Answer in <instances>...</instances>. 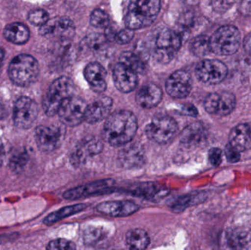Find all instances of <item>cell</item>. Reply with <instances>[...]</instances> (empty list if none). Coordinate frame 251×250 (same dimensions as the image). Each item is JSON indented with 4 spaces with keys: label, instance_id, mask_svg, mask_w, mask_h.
<instances>
[{
    "label": "cell",
    "instance_id": "obj_1",
    "mask_svg": "<svg viewBox=\"0 0 251 250\" xmlns=\"http://www.w3.org/2000/svg\"><path fill=\"white\" fill-rule=\"evenodd\" d=\"M137 130L135 115L127 110H120L107 117L103 129V137L112 146H122L132 140Z\"/></svg>",
    "mask_w": 251,
    "mask_h": 250
},
{
    "label": "cell",
    "instance_id": "obj_2",
    "mask_svg": "<svg viewBox=\"0 0 251 250\" xmlns=\"http://www.w3.org/2000/svg\"><path fill=\"white\" fill-rule=\"evenodd\" d=\"M160 8V0H131L126 25L133 30L146 27L154 22Z\"/></svg>",
    "mask_w": 251,
    "mask_h": 250
},
{
    "label": "cell",
    "instance_id": "obj_3",
    "mask_svg": "<svg viewBox=\"0 0 251 250\" xmlns=\"http://www.w3.org/2000/svg\"><path fill=\"white\" fill-rule=\"evenodd\" d=\"M8 75L10 80L18 86H29L38 79L39 66L32 56L19 54L10 62Z\"/></svg>",
    "mask_w": 251,
    "mask_h": 250
},
{
    "label": "cell",
    "instance_id": "obj_4",
    "mask_svg": "<svg viewBox=\"0 0 251 250\" xmlns=\"http://www.w3.org/2000/svg\"><path fill=\"white\" fill-rule=\"evenodd\" d=\"M75 85L72 79L66 76L58 78L52 82L43 101V108L47 115L57 114L61 104L73 95Z\"/></svg>",
    "mask_w": 251,
    "mask_h": 250
},
{
    "label": "cell",
    "instance_id": "obj_5",
    "mask_svg": "<svg viewBox=\"0 0 251 250\" xmlns=\"http://www.w3.org/2000/svg\"><path fill=\"white\" fill-rule=\"evenodd\" d=\"M241 35L233 25H225L217 29L209 38L211 51L218 55L235 54L240 48Z\"/></svg>",
    "mask_w": 251,
    "mask_h": 250
},
{
    "label": "cell",
    "instance_id": "obj_6",
    "mask_svg": "<svg viewBox=\"0 0 251 250\" xmlns=\"http://www.w3.org/2000/svg\"><path fill=\"white\" fill-rule=\"evenodd\" d=\"M178 133V124L173 117L159 115L147 125L146 134L149 139L160 145L170 143Z\"/></svg>",
    "mask_w": 251,
    "mask_h": 250
},
{
    "label": "cell",
    "instance_id": "obj_7",
    "mask_svg": "<svg viewBox=\"0 0 251 250\" xmlns=\"http://www.w3.org/2000/svg\"><path fill=\"white\" fill-rule=\"evenodd\" d=\"M66 135V126L61 124L43 125L35 131V142L40 151L52 152L61 145Z\"/></svg>",
    "mask_w": 251,
    "mask_h": 250
},
{
    "label": "cell",
    "instance_id": "obj_8",
    "mask_svg": "<svg viewBox=\"0 0 251 250\" xmlns=\"http://www.w3.org/2000/svg\"><path fill=\"white\" fill-rule=\"evenodd\" d=\"M181 45V38L177 32L170 29L161 31L155 40V58L161 63L173 60Z\"/></svg>",
    "mask_w": 251,
    "mask_h": 250
},
{
    "label": "cell",
    "instance_id": "obj_9",
    "mask_svg": "<svg viewBox=\"0 0 251 250\" xmlns=\"http://www.w3.org/2000/svg\"><path fill=\"white\" fill-rule=\"evenodd\" d=\"M87 106L83 99L74 95L69 97L60 106L57 114L60 122L66 126H78L85 121Z\"/></svg>",
    "mask_w": 251,
    "mask_h": 250
},
{
    "label": "cell",
    "instance_id": "obj_10",
    "mask_svg": "<svg viewBox=\"0 0 251 250\" xmlns=\"http://www.w3.org/2000/svg\"><path fill=\"white\" fill-rule=\"evenodd\" d=\"M38 114V104L29 97H21L13 109V121L16 127L22 129L30 128Z\"/></svg>",
    "mask_w": 251,
    "mask_h": 250
},
{
    "label": "cell",
    "instance_id": "obj_11",
    "mask_svg": "<svg viewBox=\"0 0 251 250\" xmlns=\"http://www.w3.org/2000/svg\"><path fill=\"white\" fill-rule=\"evenodd\" d=\"M198 79L208 85L221 83L228 74V68L223 62L217 60H205L198 64L196 69Z\"/></svg>",
    "mask_w": 251,
    "mask_h": 250
},
{
    "label": "cell",
    "instance_id": "obj_12",
    "mask_svg": "<svg viewBox=\"0 0 251 250\" xmlns=\"http://www.w3.org/2000/svg\"><path fill=\"white\" fill-rule=\"evenodd\" d=\"M40 35L48 38L69 39L75 33L73 22L67 17H57L49 19L39 29Z\"/></svg>",
    "mask_w": 251,
    "mask_h": 250
},
{
    "label": "cell",
    "instance_id": "obj_13",
    "mask_svg": "<svg viewBox=\"0 0 251 250\" xmlns=\"http://www.w3.org/2000/svg\"><path fill=\"white\" fill-rule=\"evenodd\" d=\"M101 141L95 136H88L79 142L71 154V163L75 167L85 164L90 158L98 155L102 151Z\"/></svg>",
    "mask_w": 251,
    "mask_h": 250
},
{
    "label": "cell",
    "instance_id": "obj_14",
    "mask_svg": "<svg viewBox=\"0 0 251 250\" xmlns=\"http://www.w3.org/2000/svg\"><path fill=\"white\" fill-rule=\"evenodd\" d=\"M114 183V181L110 179L97 181V182H92L83 186H77L66 191L63 194V198L66 200L75 201L79 198L101 195L111 190Z\"/></svg>",
    "mask_w": 251,
    "mask_h": 250
},
{
    "label": "cell",
    "instance_id": "obj_15",
    "mask_svg": "<svg viewBox=\"0 0 251 250\" xmlns=\"http://www.w3.org/2000/svg\"><path fill=\"white\" fill-rule=\"evenodd\" d=\"M191 76L185 70H177L170 76L166 82V91L173 98H184L191 92Z\"/></svg>",
    "mask_w": 251,
    "mask_h": 250
},
{
    "label": "cell",
    "instance_id": "obj_16",
    "mask_svg": "<svg viewBox=\"0 0 251 250\" xmlns=\"http://www.w3.org/2000/svg\"><path fill=\"white\" fill-rule=\"evenodd\" d=\"M98 212L113 217H125L137 212L139 206L130 201H107L99 204L97 206Z\"/></svg>",
    "mask_w": 251,
    "mask_h": 250
},
{
    "label": "cell",
    "instance_id": "obj_17",
    "mask_svg": "<svg viewBox=\"0 0 251 250\" xmlns=\"http://www.w3.org/2000/svg\"><path fill=\"white\" fill-rule=\"evenodd\" d=\"M115 85L122 92H129L135 89L137 85V73L129 68L119 63L113 69Z\"/></svg>",
    "mask_w": 251,
    "mask_h": 250
},
{
    "label": "cell",
    "instance_id": "obj_18",
    "mask_svg": "<svg viewBox=\"0 0 251 250\" xmlns=\"http://www.w3.org/2000/svg\"><path fill=\"white\" fill-rule=\"evenodd\" d=\"M113 100L107 96L101 97L87 106L85 121L90 124L99 123L110 115Z\"/></svg>",
    "mask_w": 251,
    "mask_h": 250
},
{
    "label": "cell",
    "instance_id": "obj_19",
    "mask_svg": "<svg viewBox=\"0 0 251 250\" xmlns=\"http://www.w3.org/2000/svg\"><path fill=\"white\" fill-rule=\"evenodd\" d=\"M85 79L96 92H103L107 88V72L105 69L97 63L88 64L84 71Z\"/></svg>",
    "mask_w": 251,
    "mask_h": 250
},
{
    "label": "cell",
    "instance_id": "obj_20",
    "mask_svg": "<svg viewBox=\"0 0 251 250\" xmlns=\"http://www.w3.org/2000/svg\"><path fill=\"white\" fill-rule=\"evenodd\" d=\"M240 152L251 148V122L235 126L229 135V142Z\"/></svg>",
    "mask_w": 251,
    "mask_h": 250
},
{
    "label": "cell",
    "instance_id": "obj_21",
    "mask_svg": "<svg viewBox=\"0 0 251 250\" xmlns=\"http://www.w3.org/2000/svg\"><path fill=\"white\" fill-rule=\"evenodd\" d=\"M162 98L161 88L154 84H148L137 92L136 101L143 108L151 109L159 104Z\"/></svg>",
    "mask_w": 251,
    "mask_h": 250
},
{
    "label": "cell",
    "instance_id": "obj_22",
    "mask_svg": "<svg viewBox=\"0 0 251 250\" xmlns=\"http://www.w3.org/2000/svg\"><path fill=\"white\" fill-rule=\"evenodd\" d=\"M119 161L124 168H138L144 164V151L139 145H130L119 152Z\"/></svg>",
    "mask_w": 251,
    "mask_h": 250
},
{
    "label": "cell",
    "instance_id": "obj_23",
    "mask_svg": "<svg viewBox=\"0 0 251 250\" xmlns=\"http://www.w3.org/2000/svg\"><path fill=\"white\" fill-rule=\"evenodd\" d=\"M3 35L7 41L13 44H23L29 40V31L26 25L15 22L9 23L4 27Z\"/></svg>",
    "mask_w": 251,
    "mask_h": 250
},
{
    "label": "cell",
    "instance_id": "obj_24",
    "mask_svg": "<svg viewBox=\"0 0 251 250\" xmlns=\"http://www.w3.org/2000/svg\"><path fill=\"white\" fill-rule=\"evenodd\" d=\"M203 127L201 123L195 122L186 126L180 134V142L185 145H196L201 140Z\"/></svg>",
    "mask_w": 251,
    "mask_h": 250
},
{
    "label": "cell",
    "instance_id": "obj_25",
    "mask_svg": "<svg viewBox=\"0 0 251 250\" xmlns=\"http://www.w3.org/2000/svg\"><path fill=\"white\" fill-rule=\"evenodd\" d=\"M126 242L130 249L143 250L146 249L150 243L149 235L143 229L130 230L126 235Z\"/></svg>",
    "mask_w": 251,
    "mask_h": 250
},
{
    "label": "cell",
    "instance_id": "obj_26",
    "mask_svg": "<svg viewBox=\"0 0 251 250\" xmlns=\"http://www.w3.org/2000/svg\"><path fill=\"white\" fill-rule=\"evenodd\" d=\"M87 205L85 204H76V205H69L60 208L57 211H54L49 214L44 220V223L47 226H51L66 217H70L74 214L81 212L86 208Z\"/></svg>",
    "mask_w": 251,
    "mask_h": 250
},
{
    "label": "cell",
    "instance_id": "obj_27",
    "mask_svg": "<svg viewBox=\"0 0 251 250\" xmlns=\"http://www.w3.org/2000/svg\"><path fill=\"white\" fill-rule=\"evenodd\" d=\"M206 196L203 193L189 194L184 195L173 201L171 208L174 212L180 213L188 207L203 202Z\"/></svg>",
    "mask_w": 251,
    "mask_h": 250
},
{
    "label": "cell",
    "instance_id": "obj_28",
    "mask_svg": "<svg viewBox=\"0 0 251 250\" xmlns=\"http://www.w3.org/2000/svg\"><path fill=\"white\" fill-rule=\"evenodd\" d=\"M236 98L234 94L228 91L219 93L218 110L216 114L221 116H226L232 113L235 108Z\"/></svg>",
    "mask_w": 251,
    "mask_h": 250
},
{
    "label": "cell",
    "instance_id": "obj_29",
    "mask_svg": "<svg viewBox=\"0 0 251 250\" xmlns=\"http://www.w3.org/2000/svg\"><path fill=\"white\" fill-rule=\"evenodd\" d=\"M120 63L125 65L137 73H141L146 70V64L142 57L137 54L126 51L120 57Z\"/></svg>",
    "mask_w": 251,
    "mask_h": 250
},
{
    "label": "cell",
    "instance_id": "obj_30",
    "mask_svg": "<svg viewBox=\"0 0 251 250\" xmlns=\"http://www.w3.org/2000/svg\"><path fill=\"white\" fill-rule=\"evenodd\" d=\"M191 52L198 57H203L211 51L209 38L206 35H199L192 40L190 44Z\"/></svg>",
    "mask_w": 251,
    "mask_h": 250
},
{
    "label": "cell",
    "instance_id": "obj_31",
    "mask_svg": "<svg viewBox=\"0 0 251 250\" xmlns=\"http://www.w3.org/2000/svg\"><path fill=\"white\" fill-rule=\"evenodd\" d=\"M107 41L106 37L101 34H91L85 38V45L92 51H99L102 49Z\"/></svg>",
    "mask_w": 251,
    "mask_h": 250
},
{
    "label": "cell",
    "instance_id": "obj_32",
    "mask_svg": "<svg viewBox=\"0 0 251 250\" xmlns=\"http://www.w3.org/2000/svg\"><path fill=\"white\" fill-rule=\"evenodd\" d=\"M90 22L93 26H96V27H107L110 23V19H109L108 15L105 12L97 9L91 13Z\"/></svg>",
    "mask_w": 251,
    "mask_h": 250
},
{
    "label": "cell",
    "instance_id": "obj_33",
    "mask_svg": "<svg viewBox=\"0 0 251 250\" xmlns=\"http://www.w3.org/2000/svg\"><path fill=\"white\" fill-rule=\"evenodd\" d=\"M29 156L26 151H21L12 157L10 161V167L16 173H20L25 168Z\"/></svg>",
    "mask_w": 251,
    "mask_h": 250
},
{
    "label": "cell",
    "instance_id": "obj_34",
    "mask_svg": "<svg viewBox=\"0 0 251 250\" xmlns=\"http://www.w3.org/2000/svg\"><path fill=\"white\" fill-rule=\"evenodd\" d=\"M163 192L161 189H158L156 186L149 184L139 186L135 190H134L133 193L137 196H141L150 199V198H155V197L160 196Z\"/></svg>",
    "mask_w": 251,
    "mask_h": 250
},
{
    "label": "cell",
    "instance_id": "obj_35",
    "mask_svg": "<svg viewBox=\"0 0 251 250\" xmlns=\"http://www.w3.org/2000/svg\"><path fill=\"white\" fill-rule=\"evenodd\" d=\"M50 19L48 13L45 10L38 9L32 10L28 15V21L35 26H42Z\"/></svg>",
    "mask_w": 251,
    "mask_h": 250
},
{
    "label": "cell",
    "instance_id": "obj_36",
    "mask_svg": "<svg viewBox=\"0 0 251 250\" xmlns=\"http://www.w3.org/2000/svg\"><path fill=\"white\" fill-rule=\"evenodd\" d=\"M47 250H74L76 249V245L70 241L64 239H55L51 241L47 247Z\"/></svg>",
    "mask_w": 251,
    "mask_h": 250
},
{
    "label": "cell",
    "instance_id": "obj_37",
    "mask_svg": "<svg viewBox=\"0 0 251 250\" xmlns=\"http://www.w3.org/2000/svg\"><path fill=\"white\" fill-rule=\"evenodd\" d=\"M218 100H219V93L213 92L209 94L204 101L205 110L209 114H216Z\"/></svg>",
    "mask_w": 251,
    "mask_h": 250
},
{
    "label": "cell",
    "instance_id": "obj_38",
    "mask_svg": "<svg viewBox=\"0 0 251 250\" xmlns=\"http://www.w3.org/2000/svg\"><path fill=\"white\" fill-rule=\"evenodd\" d=\"M104 236L102 230L89 228L84 233V241L86 244H95L101 240Z\"/></svg>",
    "mask_w": 251,
    "mask_h": 250
},
{
    "label": "cell",
    "instance_id": "obj_39",
    "mask_svg": "<svg viewBox=\"0 0 251 250\" xmlns=\"http://www.w3.org/2000/svg\"><path fill=\"white\" fill-rule=\"evenodd\" d=\"M134 35V30L127 27L126 29H122L116 33L115 41L119 44H128L133 39Z\"/></svg>",
    "mask_w": 251,
    "mask_h": 250
},
{
    "label": "cell",
    "instance_id": "obj_40",
    "mask_svg": "<svg viewBox=\"0 0 251 250\" xmlns=\"http://www.w3.org/2000/svg\"><path fill=\"white\" fill-rule=\"evenodd\" d=\"M225 154L228 161L231 163L238 162L241 157V152L229 143L226 147Z\"/></svg>",
    "mask_w": 251,
    "mask_h": 250
},
{
    "label": "cell",
    "instance_id": "obj_41",
    "mask_svg": "<svg viewBox=\"0 0 251 250\" xmlns=\"http://www.w3.org/2000/svg\"><path fill=\"white\" fill-rule=\"evenodd\" d=\"M223 153L220 148H213L209 151V161L214 167H218L222 162Z\"/></svg>",
    "mask_w": 251,
    "mask_h": 250
},
{
    "label": "cell",
    "instance_id": "obj_42",
    "mask_svg": "<svg viewBox=\"0 0 251 250\" xmlns=\"http://www.w3.org/2000/svg\"><path fill=\"white\" fill-rule=\"evenodd\" d=\"M235 0H212L214 7L221 12L226 11L231 7Z\"/></svg>",
    "mask_w": 251,
    "mask_h": 250
},
{
    "label": "cell",
    "instance_id": "obj_43",
    "mask_svg": "<svg viewBox=\"0 0 251 250\" xmlns=\"http://www.w3.org/2000/svg\"><path fill=\"white\" fill-rule=\"evenodd\" d=\"M245 238L246 236L243 235L242 233H234L231 234V237H230L229 241L230 244L233 248H240L242 245H243V242H244Z\"/></svg>",
    "mask_w": 251,
    "mask_h": 250
},
{
    "label": "cell",
    "instance_id": "obj_44",
    "mask_svg": "<svg viewBox=\"0 0 251 250\" xmlns=\"http://www.w3.org/2000/svg\"><path fill=\"white\" fill-rule=\"evenodd\" d=\"M181 112L183 114L186 115L192 116V117H196L198 114L197 109L193 105V104H187L183 106L181 108Z\"/></svg>",
    "mask_w": 251,
    "mask_h": 250
},
{
    "label": "cell",
    "instance_id": "obj_45",
    "mask_svg": "<svg viewBox=\"0 0 251 250\" xmlns=\"http://www.w3.org/2000/svg\"><path fill=\"white\" fill-rule=\"evenodd\" d=\"M244 48L246 52L251 56V33L248 35L245 39Z\"/></svg>",
    "mask_w": 251,
    "mask_h": 250
},
{
    "label": "cell",
    "instance_id": "obj_46",
    "mask_svg": "<svg viewBox=\"0 0 251 250\" xmlns=\"http://www.w3.org/2000/svg\"><path fill=\"white\" fill-rule=\"evenodd\" d=\"M6 116H7V110L2 104H0V120L5 118Z\"/></svg>",
    "mask_w": 251,
    "mask_h": 250
},
{
    "label": "cell",
    "instance_id": "obj_47",
    "mask_svg": "<svg viewBox=\"0 0 251 250\" xmlns=\"http://www.w3.org/2000/svg\"><path fill=\"white\" fill-rule=\"evenodd\" d=\"M4 51L2 48H0V66L1 65V63H2L3 60H4Z\"/></svg>",
    "mask_w": 251,
    "mask_h": 250
},
{
    "label": "cell",
    "instance_id": "obj_48",
    "mask_svg": "<svg viewBox=\"0 0 251 250\" xmlns=\"http://www.w3.org/2000/svg\"><path fill=\"white\" fill-rule=\"evenodd\" d=\"M3 153H4V145H3L2 142L0 139V157L2 155Z\"/></svg>",
    "mask_w": 251,
    "mask_h": 250
}]
</instances>
